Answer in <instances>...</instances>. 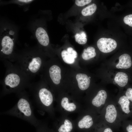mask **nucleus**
Masks as SVG:
<instances>
[{
  "instance_id": "nucleus-22",
  "label": "nucleus",
  "mask_w": 132,
  "mask_h": 132,
  "mask_svg": "<svg viewBox=\"0 0 132 132\" xmlns=\"http://www.w3.org/2000/svg\"><path fill=\"white\" fill-rule=\"evenodd\" d=\"M123 21L125 24L132 27V14L125 16L124 18Z\"/></svg>"
},
{
  "instance_id": "nucleus-17",
  "label": "nucleus",
  "mask_w": 132,
  "mask_h": 132,
  "mask_svg": "<svg viewBox=\"0 0 132 132\" xmlns=\"http://www.w3.org/2000/svg\"><path fill=\"white\" fill-rule=\"evenodd\" d=\"M61 104L64 109L68 111H73L76 109V105L73 103H69L68 99L66 97H64L62 99Z\"/></svg>"
},
{
  "instance_id": "nucleus-21",
  "label": "nucleus",
  "mask_w": 132,
  "mask_h": 132,
  "mask_svg": "<svg viewBox=\"0 0 132 132\" xmlns=\"http://www.w3.org/2000/svg\"><path fill=\"white\" fill-rule=\"evenodd\" d=\"M75 38L76 41L80 44H84L87 42V38L83 37L79 33H77L75 34Z\"/></svg>"
},
{
  "instance_id": "nucleus-8",
  "label": "nucleus",
  "mask_w": 132,
  "mask_h": 132,
  "mask_svg": "<svg viewBox=\"0 0 132 132\" xmlns=\"http://www.w3.org/2000/svg\"><path fill=\"white\" fill-rule=\"evenodd\" d=\"M61 69L60 67L56 65H53L49 70L50 77L53 83L58 85L59 84L61 79Z\"/></svg>"
},
{
  "instance_id": "nucleus-13",
  "label": "nucleus",
  "mask_w": 132,
  "mask_h": 132,
  "mask_svg": "<svg viewBox=\"0 0 132 132\" xmlns=\"http://www.w3.org/2000/svg\"><path fill=\"white\" fill-rule=\"evenodd\" d=\"M93 122L92 117L88 115L84 116L78 122V126L81 129H88L93 125Z\"/></svg>"
},
{
  "instance_id": "nucleus-16",
  "label": "nucleus",
  "mask_w": 132,
  "mask_h": 132,
  "mask_svg": "<svg viewBox=\"0 0 132 132\" xmlns=\"http://www.w3.org/2000/svg\"><path fill=\"white\" fill-rule=\"evenodd\" d=\"M96 55L95 48L92 46H89L84 50L82 57L84 59L87 60L94 57Z\"/></svg>"
},
{
  "instance_id": "nucleus-11",
  "label": "nucleus",
  "mask_w": 132,
  "mask_h": 132,
  "mask_svg": "<svg viewBox=\"0 0 132 132\" xmlns=\"http://www.w3.org/2000/svg\"><path fill=\"white\" fill-rule=\"evenodd\" d=\"M119 62L116 65L117 68L126 69L130 68L132 65L130 56L127 54H123L119 57Z\"/></svg>"
},
{
  "instance_id": "nucleus-23",
  "label": "nucleus",
  "mask_w": 132,
  "mask_h": 132,
  "mask_svg": "<svg viewBox=\"0 0 132 132\" xmlns=\"http://www.w3.org/2000/svg\"><path fill=\"white\" fill-rule=\"evenodd\" d=\"M91 0H76L75 1V4L79 6H83L90 3Z\"/></svg>"
},
{
  "instance_id": "nucleus-30",
  "label": "nucleus",
  "mask_w": 132,
  "mask_h": 132,
  "mask_svg": "<svg viewBox=\"0 0 132 132\" xmlns=\"http://www.w3.org/2000/svg\"><path fill=\"white\" fill-rule=\"evenodd\" d=\"M80 34L83 37H87L86 34V33L84 31H82L80 33Z\"/></svg>"
},
{
  "instance_id": "nucleus-28",
  "label": "nucleus",
  "mask_w": 132,
  "mask_h": 132,
  "mask_svg": "<svg viewBox=\"0 0 132 132\" xmlns=\"http://www.w3.org/2000/svg\"><path fill=\"white\" fill-rule=\"evenodd\" d=\"M125 129L127 132H132V125H127Z\"/></svg>"
},
{
  "instance_id": "nucleus-5",
  "label": "nucleus",
  "mask_w": 132,
  "mask_h": 132,
  "mask_svg": "<svg viewBox=\"0 0 132 132\" xmlns=\"http://www.w3.org/2000/svg\"><path fill=\"white\" fill-rule=\"evenodd\" d=\"M25 65L26 70L30 74H35L40 69L42 65L41 58L38 56L31 57L29 59L26 60Z\"/></svg>"
},
{
  "instance_id": "nucleus-7",
  "label": "nucleus",
  "mask_w": 132,
  "mask_h": 132,
  "mask_svg": "<svg viewBox=\"0 0 132 132\" xmlns=\"http://www.w3.org/2000/svg\"><path fill=\"white\" fill-rule=\"evenodd\" d=\"M36 37L39 43L44 46H47L49 43V39L45 30L41 27L38 28L35 32Z\"/></svg>"
},
{
  "instance_id": "nucleus-15",
  "label": "nucleus",
  "mask_w": 132,
  "mask_h": 132,
  "mask_svg": "<svg viewBox=\"0 0 132 132\" xmlns=\"http://www.w3.org/2000/svg\"><path fill=\"white\" fill-rule=\"evenodd\" d=\"M118 102L124 112L126 114L130 113V110L129 106L130 102L125 96L121 97L119 99Z\"/></svg>"
},
{
  "instance_id": "nucleus-10",
  "label": "nucleus",
  "mask_w": 132,
  "mask_h": 132,
  "mask_svg": "<svg viewBox=\"0 0 132 132\" xmlns=\"http://www.w3.org/2000/svg\"><path fill=\"white\" fill-rule=\"evenodd\" d=\"M117 111L115 106L113 104L108 105L106 107L105 118L107 122L112 123H114L117 118Z\"/></svg>"
},
{
  "instance_id": "nucleus-4",
  "label": "nucleus",
  "mask_w": 132,
  "mask_h": 132,
  "mask_svg": "<svg viewBox=\"0 0 132 132\" xmlns=\"http://www.w3.org/2000/svg\"><path fill=\"white\" fill-rule=\"evenodd\" d=\"M97 45L101 52L107 53L115 49L117 47V44L116 41L113 39L102 38L98 41Z\"/></svg>"
},
{
  "instance_id": "nucleus-12",
  "label": "nucleus",
  "mask_w": 132,
  "mask_h": 132,
  "mask_svg": "<svg viewBox=\"0 0 132 132\" xmlns=\"http://www.w3.org/2000/svg\"><path fill=\"white\" fill-rule=\"evenodd\" d=\"M107 95L105 91L102 90L99 91L97 95L92 100V104L97 107L104 104L107 98Z\"/></svg>"
},
{
  "instance_id": "nucleus-6",
  "label": "nucleus",
  "mask_w": 132,
  "mask_h": 132,
  "mask_svg": "<svg viewBox=\"0 0 132 132\" xmlns=\"http://www.w3.org/2000/svg\"><path fill=\"white\" fill-rule=\"evenodd\" d=\"M2 48L1 51L4 54L9 55L12 52L14 46L13 39L9 36H5L1 42Z\"/></svg>"
},
{
  "instance_id": "nucleus-26",
  "label": "nucleus",
  "mask_w": 132,
  "mask_h": 132,
  "mask_svg": "<svg viewBox=\"0 0 132 132\" xmlns=\"http://www.w3.org/2000/svg\"><path fill=\"white\" fill-rule=\"evenodd\" d=\"M98 131V132H113L110 128L107 126L101 127L99 129Z\"/></svg>"
},
{
  "instance_id": "nucleus-18",
  "label": "nucleus",
  "mask_w": 132,
  "mask_h": 132,
  "mask_svg": "<svg viewBox=\"0 0 132 132\" xmlns=\"http://www.w3.org/2000/svg\"><path fill=\"white\" fill-rule=\"evenodd\" d=\"M73 126L72 122L69 120L66 119L64 124L60 126L58 129V132H71Z\"/></svg>"
},
{
  "instance_id": "nucleus-29",
  "label": "nucleus",
  "mask_w": 132,
  "mask_h": 132,
  "mask_svg": "<svg viewBox=\"0 0 132 132\" xmlns=\"http://www.w3.org/2000/svg\"><path fill=\"white\" fill-rule=\"evenodd\" d=\"M18 1L20 2L27 3L30 2L33 0H19Z\"/></svg>"
},
{
  "instance_id": "nucleus-20",
  "label": "nucleus",
  "mask_w": 132,
  "mask_h": 132,
  "mask_svg": "<svg viewBox=\"0 0 132 132\" xmlns=\"http://www.w3.org/2000/svg\"><path fill=\"white\" fill-rule=\"evenodd\" d=\"M61 55L64 61L68 64L73 63L75 61V59L67 51L64 50L61 52Z\"/></svg>"
},
{
  "instance_id": "nucleus-25",
  "label": "nucleus",
  "mask_w": 132,
  "mask_h": 132,
  "mask_svg": "<svg viewBox=\"0 0 132 132\" xmlns=\"http://www.w3.org/2000/svg\"><path fill=\"white\" fill-rule=\"evenodd\" d=\"M68 52L74 58H76L77 56V52L71 47H68L67 49Z\"/></svg>"
},
{
  "instance_id": "nucleus-27",
  "label": "nucleus",
  "mask_w": 132,
  "mask_h": 132,
  "mask_svg": "<svg viewBox=\"0 0 132 132\" xmlns=\"http://www.w3.org/2000/svg\"><path fill=\"white\" fill-rule=\"evenodd\" d=\"M125 95L128 99L132 101V88H128L126 91Z\"/></svg>"
},
{
  "instance_id": "nucleus-14",
  "label": "nucleus",
  "mask_w": 132,
  "mask_h": 132,
  "mask_svg": "<svg viewBox=\"0 0 132 132\" xmlns=\"http://www.w3.org/2000/svg\"><path fill=\"white\" fill-rule=\"evenodd\" d=\"M114 80L116 83L120 86L123 87L127 84L128 77L126 73L122 72H119L116 74Z\"/></svg>"
},
{
  "instance_id": "nucleus-9",
  "label": "nucleus",
  "mask_w": 132,
  "mask_h": 132,
  "mask_svg": "<svg viewBox=\"0 0 132 132\" xmlns=\"http://www.w3.org/2000/svg\"><path fill=\"white\" fill-rule=\"evenodd\" d=\"M79 88L81 90H85L89 87L90 79L86 74L83 73H78L76 76Z\"/></svg>"
},
{
  "instance_id": "nucleus-1",
  "label": "nucleus",
  "mask_w": 132,
  "mask_h": 132,
  "mask_svg": "<svg viewBox=\"0 0 132 132\" xmlns=\"http://www.w3.org/2000/svg\"><path fill=\"white\" fill-rule=\"evenodd\" d=\"M19 100L12 108L1 114L16 117L26 121L35 128L40 122L35 116L32 103L24 92L18 93Z\"/></svg>"
},
{
  "instance_id": "nucleus-2",
  "label": "nucleus",
  "mask_w": 132,
  "mask_h": 132,
  "mask_svg": "<svg viewBox=\"0 0 132 132\" xmlns=\"http://www.w3.org/2000/svg\"><path fill=\"white\" fill-rule=\"evenodd\" d=\"M27 85L22 80L19 74L14 72L9 73L6 75L4 80L1 96L13 92L19 93Z\"/></svg>"
},
{
  "instance_id": "nucleus-24",
  "label": "nucleus",
  "mask_w": 132,
  "mask_h": 132,
  "mask_svg": "<svg viewBox=\"0 0 132 132\" xmlns=\"http://www.w3.org/2000/svg\"><path fill=\"white\" fill-rule=\"evenodd\" d=\"M36 128V132H47L46 127L41 122Z\"/></svg>"
},
{
  "instance_id": "nucleus-19",
  "label": "nucleus",
  "mask_w": 132,
  "mask_h": 132,
  "mask_svg": "<svg viewBox=\"0 0 132 132\" xmlns=\"http://www.w3.org/2000/svg\"><path fill=\"white\" fill-rule=\"evenodd\" d=\"M97 9L96 5L93 3L83 9L81 11V13L84 16L91 15L95 12Z\"/></svg>"
},
{
  "instance_id": "nucleus-3",
  "label": "nucleus",
  "mask_w": 132,
  "mask_h": 132,
  "mask_svg": "<svg viewBox=\"0 0 132 132\" xmlns=\"http://www.w3.org/2000/svg\"><path fill=\"white\" fill-rule=\"evenodd\" d=\"M33 92V98L38 110L44 107H50L53 102V99L51 92L44 87L38 84L31 87Z\"/></svg>"
}]
</instances>
